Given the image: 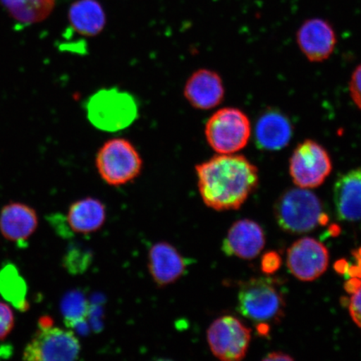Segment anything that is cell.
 Here are the masks:
<instances>
[{"instance_id": "obj_7", "label": "cell", "mask_w": 361, "mask_h": 361, "mask_svg": "<svg viewBox=\"0 0 361 361\" xmlns=\"http://www.w3.org/2000/svg\"><path fill=\"white\" fill-rule=\"evenodd\" d=\"M332 161L326 149L313 140L296 147L290 160V173L297 187L316 188L324 183L332 171Z\"/></svg>"}, {"instance_id": "obj_19", "label": "cell", "mask_w": 361, "mask_h": 361, "mask_svg": "<svg viewBox=\"0 0 361 361\" xmlns=\"http://www.w3.org/2000/svg\"><path fill=\"white\" fill-rule=\"evenodd\" d=\"M68 17L76 32L88 37L100 34L106 23V13L97 0H78L71 4Z\"/></svg>"}, {"instance_id": "obj_4", "label": "cell", "mask_w": 361, "mask_h": 361, "mask_svg": "<svg viewBox=\"0 0 361 361\" xmlns=\"http://www.w3.org/2000/svg\"><path fill=\"white\" fill-rule=\"evenodd\" d=\"M87 117L98 129L106 132L123 130L137 116V105L132 94L118 89H103L89 99Z\"/></svg>"}, {"instance_id": "obj_14", "label": "cell", "mask_w": 361, "mask_h": 361, "mask_svg": "<svg viewBox=\"0 0 361 361\" xmlns=\"http://www.w3.org/2000/svg\"><path fill=\"white\" fill-rule=\"evenodd\" d=\"M38 215L33 207L21 202H11L0 213V232L7 240L20 247L27 241L38 227Z\"/></svg>"}, {"instance_id": "obj_16", "label": "cell", "mask_w": 361, "mask_h": 361, "mask_svg": "<svg viewBox=\"0 0 361 361\" xmlns=\"http://www.w3.org/2000/svg\"><path fill=\"white\" fill-rule=\"evenodd\" d=\"M338 218L345 222L361 221V168L342 174L334 186Z\"/></svg>"}, {"instance_id": "obj_2", "label": "cell", "mask_w": 361, "mask_h": 361, "mask_svg": "<svg viewBox=\"0 0 361 361\" xmlns=\"http://www.w3.org/2000/svg\"><path fill=\"white\" fill-rule=\"evenodd\" d=\"M286 301L281 288L274 279H252L242 284L238 296V310L257 323L279 322L283 315Z\"/></svg>"}, {"instance_id": "obj_17", "label": "cell", "mask_w": 361, "mask_h": 361, "mask_svg": "<svg viewBox=\"0 0 361 361\" xmlns=\"http://www.w3.org/2000/svg\"><path fill=\"white\" fill-rule=\"evenodd\" d=\"M292 135L290 120L278 111H266L256 124V143L263 150H281L290 143Z\"/></svg>"}, {"instance_id": "obj_3", "label": "cell", "mask_w": 361, "mask_h": 361, "mask_svg": "<svg viewBox=\"0 0 361 361\" xmlns=\"http://www.w3.org/2000/svg\"><path fill=\"white\" fill-rule=\"evenodd\" d=\"M274 207L279 225L288 233H308L322 222V202L309 189H288L279 197Z\"/></svg>"}, {"instance_id": "obj_5", "label": "cell", "mask_w": 361, "mask_h": 361, "mask_svg": "<svg viewBox=\"0 0 361 361\" xmlns=\"http://www.w3.org/2000/svg\"><path fill=\"white\" fill-rule=\"evenodd\" d=\"M207 143L218 154H234L247 145L252 133L250 118L238 108L216 111L205 126Z\"/></svg>"}, {"instance_id": "obj_22", "label": "cell", "mask_w": 361, "mask_h": 361, "mask_svg": "<svg viewBox=\"0 0 361 361\" xmlns=\"http://www.w3.org/2000/svg\"><path fill=\"white\" fill-rule=\"evenodd\" d=\"M61 310L67 327L75 328L83 322L87 315L88 303L83 293L71 291L63 297Z\"/></svg>"}, {"instance_id": "obj_18", "label": "cell", "mask_w": 361, "mask_h": 361, "mask_svg": "<svg viewBox=\"0 0 361 361\" xmlns=\"http://www.w3.org/2000/svg\"><path fill=\"white\" fill-rule=\"evenodd\" d=\"M106 219L105 205L96 198L87 197L72 203L66 220L74 233L89 234L100 229Z\"/></svg>"}, {"instance_id": "obj_25", "label": "cell", "mask_w": 361, "mask_h": 361, "mask_svg": "<svg viewBox=\"0 0 361 361\" xmlns=\"http://www.w3.org/2000/svg\"><path fill=\"white\" fill-rule=\"evenodd\" d=\"M349 310L352 319L361 329V287L351 296Z\"/></svg>"}, {"instance_id": "obj_26", "label": "cell", "mask_w": 361, "mask_h": 361, "mask_svg": "<svg viewBox=\"0 0 361 361\" xmlns=\"http://www.w3.org/2000/svg\"><path fill=\"white\" fill-rule=\"evenodd\" d=\"M264 360H293V358L282 352H274L266 356Z\"/></svg>"}, {"instance_id": "obj_10", "label": "cell", "mask_w": 361, "mask_h": 361, "mask_svg": "<svg viewBox=\"0 0 361 361\" xmlns=\"http://www.w3.org/2000/svg\"><path fill=\"white\" fill-rule=\"evenodd\" d=\"M288 268L301 281H313L326 272L329 252L323 243L312 238H303L288 248Z\"/></svg>"}, {"instance_id": "obj_21", "label": "cell", "mask_w": 361, "mask_h": 361, "mask_svg": "<svg viewBox=\"0 0 361 361\" xmlns=\"http://www.w3.org/2000/svg\"><path fill=\"white\" fill-rule=\"evenodd\" d=\"M13 19L25 24H36L47 19L56 0H0Z\"/></svg>"}, {"instance_id": "obj_9", "label": "cell", "mask_w": 361, "mask_h": 361, "mask_svg": "<svg viewBox=\"0 0 361 361\" xmlns=\"http://www.w3.org/2000/svg\"><path fill=\"white\" fill-rule=\"evenodd\" d=\"M207 343L215 357L238 361L245 357L251 341V329L233 316L214 320L207 332Z\"/></svg>"}, {"instance_id": "obj_11", "label": "cell", "mask_w": 361, "mask_h": 361, "mask_svg": "<svg viewBox=\"0 0 361 361\" xmlns=\"http://www.w3.org/2000/svg\"><path fill=\"white\" fill-rule=\"evenodd\" d=\"M296 39L301 52L311 62L328 60L337 43L333 26L319 18L305 21L297 31Z\"/></svg>"}, {"instance_id": "obj_1", "label": "cell", "mask_w": 361, "mask_h": 361, "mask_svg": "<svg viewBox=\"0 0 361 361\" xmlns=\"http://www.w3.org/2000/svg\"><path fill=\"white\" fill-rule=\"evenodd\" d=\"M205 205L216 211L240 209L259 184V171L245 156L218 154L195 168Z\"/></svg>"}, {"instance_id": "obj_12", "label": "cell", "mask_w": 361, "mask_h": 361, "mask_svg": "<svg viewBox=\"0 0 361 361\" xmlns=\"http://www.w3.org/2000/svg\"><path fill=\"white\" fill-rule=\"evenodd\" d=\"M225 90L222 78L216 72L207 69L198 70L187 80L184 97L196 109L210 110L220 105Z\"/></svg>"}, {"instance_id": "obj_13", "label": "cell", "mask_w": 361, "mask_h": 361, "mask_svg": "<svg viewBox=\"0 0 361 361\" xmlns=\"http://www.w3.org/2000/svg\"><path fill=\"white\" fill-rule=\"evenodd\" d=\"M264 245V233L260 226L254 221L243 219L234 223L228 230L222 250L228 256L252 259L260 254Z\"/></svg>"}, {"instance_id": "obj_15", "label": "cell", "mask_w": 361, "mask_h": 361, "mask_svg": "<svg viewBox=\"0 0 361 361\" xmlns=\"http://www.w3.org/2000/svg\"><path fill=\"white\" fill-rule=\"evenodd\" d=\"M187 266V260L169 243H157L149 250V273L158 286H166L178 281Z\"/></svg>"}, {"instance_id": "obj_8", "label": "cell", "mask_w": 361, "mask_h": 361, "mask_svg": "<svg viewBox=\"0 0 361 361\" xmlns=\"http://www.w3.org/2000/svg\"><path fill=\"white\" fill-rule=\"evenodd\" d=\"M80 345L72 331L53 324L39 326L38 331L27 344L23 359L30 361L74 360L78 358Z\"/></svg>"}, {"instance_id": "obj_6", "label": "cell", "mask_w": 361, "mask_h": 361, "mask_svg": "<svg viewBox=\"0 0 361 361\" xmlns=\"http://www.w3.org/2000/svg\"><path fill=\"white\" fill-rule=\"evenodd\" d=\"M96 166L104 182L118 187L138 177L143 161L137 148L128 140L113 138L99 149Z\"/></svg>"}, {"instance_id": "obj_23", "label": "cell", "mask_w": 361, "mask_h": 361, "mask_svg": "<svg viewBox=\"0 0 361 361\" xmlns=\"http://www.w3.org/2000/svg\"><path fill=\"white\" fill-rule=\"evenodd\" d=\"M15 326V314L11 306L0 302V341L4 340Z\"/></svg>"}, {"instance_id": "obj_20", "label": "cell", "mask_w": 361, "mask_h": 361, "mask_svg": "<svg viewBox=\"0 0 361 361\" xmlns=\"http://www.w3.org/2000/svg\"><path fill=\"white\" fill-rule=\"evenodd\" d=\"M0 295L21 312L30 308L28 286L16 265L8 264L0 269Z\"/></svg>"}, {"instance_id": "obj_24", "label": "cell", "mask_w": 361, "mask_h": 361, "mask_svg": "<svg viewBox=\"0 0 361 361\" xmlns=\"http://www.w3.org/2000/svg\"><path fill=\"white\" fill-rule=\"evenodd\" d=\"M349 88L352 100L361 110V65L352 74Z\"/></svg>"}, {"instance_id": "obj_27", "label": "cell", "mask_w": 361, "mask_h": 361, "mask_svg": "<svg viewBox=\"0 0 361 361\" xmlns=\"http://www.w3.org/2000/svg\"><path fill=\"white\" fill-rule=\"evenodd\" d=\"M355 257L356 260H357V266L355 268L356 274H358L359 277L361 278V247L355 252Z\"/></svg>"}]
</instances>
